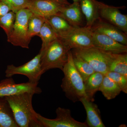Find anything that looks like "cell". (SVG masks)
<instances>
[{
    "instance_id": "1",
    "label": "cell",
    "mask_w": 127,
    "mask_h": 127,
    "mask_svg": "<svg viewBox=\"0 0 127 127\" xmlns=\"http://www.w3.org/2000/svg\"><path fill=\"white\" fill-rule=\"evenodd\" d=\"M34 94L24 93L5 97L13 112L18 127H42L32 105Z\"/></svg>"
},
{
    "instance_id": "2",
    "label": "cell",
    "mask_w": 127,
    "mask_h": 127,
    "mask_svg": "<svg viewBox=\"0 0 127 127\" xmlns=\"http://www.w3.org/2000/svg\"><path fill=\"white\" fill-rule=\"evenodd\" d=\"M64 75L61 87L66 97L75 103L80 101L82 98H87L83 79L75 67L71 50L68 59L62 70Z\"/></svg>"
},
{
    "instance_id": "3",
    "label": "cell",
    "mask_w": 127,
    "mask_h": 127,
    "mask_svg": "<svg viewBox=\"0 0 127 127\" xmlns=\"http://www.w3.org/2000/svg\"><path fill=\"white\" fill-rule=\"evenodd\" d=\"M71 50L58 37L41 53V66L43 73L51 69L58 68L62 70L68 59Z\"/></svg>"
},
{
    "instance_id": "4",
    "label": "cell",
    "mask_w": 127,
    "mask_h": 127,
    "mask_svg": "<svg viewBox=\"0 0 127 127\" xmlns=\"http://www.w3.org/2000/svg\"><path fill=\"white\" fill-rule=\"evenodd\" d=\"M72 50V54L86 61L95 72L105 75L109 71L112 53L105 52L95 47Z\"/></svg>"
},
{
    "instance_id": "5",
    "label": "cell",
    "mask_w": 127,
    "mask_h": 127,
    "mask_svg": "<svg viewBox=\"0 0 127 127\" xmlns=\"http://www.w3.org/2000/svg\"><path fill=\"white\" fill-rule=\"evenodd\" d=\"M32 14L27 8L21 9L16 13L14 28L11 34L7 37V42L16 46L29 48L31 39L28 35V26L29 18Z\"/></svg>"
},
{
    "instance_id": "6",
    "label": "cell",
    "mask_w": 127,
    "mask_h": 127,
    "mask_svg": "<svg viewBox=\"0 0 127 127\" xmlns=\"http://www.w3.org/2000/svg\"><path fill=\"white\" fill-rule=\"evenodd\" d=\"M93 32L92 28L86 26L72 27L67 31L58 35V37L72 50L94 47Z\"/></svg>"
},
{
    "instance_id": "7",
    "label": "cell",
    "mask_w": 127,
    "mask_h": 127,
    "mask_svg": "<svg viewBox=\"0 0 127 127\" xmlns=\"http://www.w3.org/2000/svg\"><path fill=\"white\" fill-rule=\"evenodd\" d=\"M41 56L39 52L33 59L21 66L8 65L5 71L6 77H12L16 75H24L28 78V82L38 84L42 75L44 73L41 66Z\"/></svg>"
},
{
    "instance_id": "8",
    "label": "cell",
    "mask_w": 127,
    "mask_h": 127,
    "mask_svg": "<svg viewBox=\"0 0 127 127\" xmlns=\"http://www.w3.org/2000/svg\"><path fill=\"white\" fill-rule=\"evenodd\" d=\"M54 119L46 118L37 113L36 117L42 127H88L86 122H78L73 118L70 110L59 107L56 111Z\"/></svg>"
},
{
    "instance_id": "9",
    "label": "cell",
    "mask_w": 127,
    "mask_h": 127,
    "mask_svg": "<svg viewBox=\"0 0 127 127\" xmlns=\"http://www.w3.org/2000/svg\"><path fill=\"white\" fill-rule=\"evenodd\" d=\"M100 17L127 34V15L122 14L120 10L126 6H114L97 1Z\"/></svg>"
},
{
    "instance_id": "10",
    "label": "cell",
    "mask_w": 127,
    "mask_h": 127,
    "mask_svg": "<svg viewBox=\"0 0 127 127\" xmlns=\"http://www.w3.org/2000/svg\"><path fill=\"white\" fill-rule=\"evenodd\" d=\"M0 81V96L7 97L24 93H31L35 94L41 93V89L37 83L28 82L17 84L12 77H6Z\"/></svg>"
},
{
    "instance_id": "11",
    "label": "cell",
    "mask_w": 127,
    "mask_h": 127,
    "mask_svg": "<svg viewBox=\"0 0 127 127\" xmlns=\"http://www.w3.org/2000/svg\"><path fill=\"white\" fill-rule=\"evenodd\" d=\"M65 5L52 0H28L27 8L33 14L46 18L58 15Z\"/></svg>"
},
{
    "instance_id": "12",
    "label": "cell",
    "mask_w": 127,
    "mask_h": 127,
    "mask_svg": "<svg viewBox=\"0 0 127 127\" xmlns=\"http://www.w3.org/2000/svg\"><path fill=\"white\" fill-rule=\"evenodd\" d=\"M93 31L94 46L105 52L113 54L127 53V45L119 43L105 34Z\"/></svg>"
},
{
    "instance_id": "13",
    "label": "cell",
    "mask_w": 127,
    "mask_h": 127,
    "mask_svg": "<svg viewBox=\"0 0 127 127\" xmlns=\"http://www.w3.org/2000/svg\"><path fill=\"white\" fill-rule=\"evenodd\" d=\"M93 31L102 33L119 43L127 45V34L100 17L92 27Z\"/></svg>"
},
{
    "instance_id": "14",
    "label": "cell",
    "mask_w": 127,
    "mask_h": 127,
    "mask_svg": "<svg viewBox=\"0 0 127 127\" xmlns=\"http://www.w3.org/2000/svg\"><path fill=\"white\" fill-rule=\"evenodd\" d=\"M80 101L83 105L86 112V123L88 127H105L97 105L87 98H82Z\"/></svg>"
},
{
    "instance_id": "15",
    "label": "cell",
    "mask_w": 127,
    "mask_h": 127,
    "mask_svg": "<svg viewBox=\"0 0 127 127\" xmlns=\"http://www.w3.org/2000/svg\"><path fill=\"white\" fill-rule=\"evenodd\" d=\"M58 15L64 18L73 27H82V13L79 2L64 6Z\"/></svg>"
},
{
    "instance_id": "16",
    "label": "cell",
    "mask_w": 127,
    "mask_h": 127,
    "mask_svg": "<svg viewBox=\"0 0 127 127\" xmlns=\"http://www.w3.org/2000/svg\"><path fill=\"white\" fill-rule=\"evenodd\" d=\"M82 14L86 20V26L92 28L100 18L96 0H79Z\"/></svg>"
},
{
    "instance_id": "17",
    "label": "cell",
    "mask_w": 127,
    "mask_h": 127,
    "mask_svg": "<svg viewBox=\"0 0 127 127\" xmlns=\"http://www.w3.org/2000/svg\"><path fill=\"white\" fill-rule=\"evenodd\" d=\"M0 127H18L5 97L0 96Z\"/></svg>"
},
{
    "instance_id": "18",
    "label": "cell",
    "mask_w": 127,
    "mask_h": 127,
    "mask_svg": "<svg viewBox=\"0 0 127 127\" xmlns=\"http://www.w3.org/2000/svg\"><path fill=\"white\" fill-rule=\"evenodd\" d=\"M104 76L101 73L95 72L84 82L85 93L88 100L94 102L95 95L99 91Z\"/></svg>"
},
{
    "instance_id": "19",
    "label": "cell",
    "mask_w": 127,
    "mask_h": 127,
    "mask_svg": "<svg viewBox=\"0 0 127 127\" xmlns=\"http://www.w3.org/2000/svg\"><path fill=\"white\" fill-rule=\"evenodd\" d=\"M98 91L108 100L114 99L122 92L118 85L106 75H104Z\"/></svg>"
},
{
    "instance_id": "20",
    "label": "cell",
    "mask_w": 127,
    "mask_h": 127,
    "mask_svg": "<svg viewBox=\"0 0 127 127\" xmlns=\"http://www.w3.org/2000/svg\"><path fill=\"white\" fill-rule=\"evenodd\" d=\"M109 71L118 73L127 78V53H112Z\"/></svg>"
},
{
    "instance_id": "21",
    "label": "cell",
    "mask_w": 127,
    "mask_h": 127,
    "mask_svg": "<svg viewBox=\"0 0 127 127\" xmlns=\"http://www.w3.org/2000/svg\"><path fill=\"white\" fill-rule=\"evenodd\" d=\"M38 36L42 41L40 52L42 53L53 41L58 38L57 34L46 21L42 25Z\"/></svg>"
},
{
    "instance_id": "22",
    "label": "cell",
    "mask_w": 127,
    "mask_h": 127,
    "mask_svg": "<svg viewBox=\"0 0 127 127\" xmlns=\"http://www.w3.org/2000/svg\"><path fill=\"white\" fill-rule=\"evenodd\" d=\"M72 57L75 67L84 82L90 76L95 72V71L87 62L81 58L73 54Z\"/></svg>"
},
{
    "instance_id": "23",
    "label": "cell",
    "mask_w": 127,
    "mask_h": 127,
    "mask_svg": "<svg viewBox=\"0 0 127 127\" xmlns=\"http://www.w3.org/2000/svg\"><path fill=\"white\" fill-rule=\"evenodd\" d=\"M45 20L58 35L67 31L73 27L64 18L57 15L47 17Z\"/></svg>"
},
{
    "instance_id": "24",
    "label": "cell",
    "mask_w": 127,
    "mask_h": 127,
    "mask_svg": "<svg viewBox=\"0 0 127 127\" xmlns=\"http://www.w3.org/2000/svg\"><path fill=\"white\" fill-rule=\"evenodd\" d=\"M45 21V17L32 13L29 18L28 26V35L30 39L35 36H38L41 28Z\"/></svg>"
},
{
    "instance_id": "25",
    "label": "cell",
    "mask_w": 127,
    "mask_h": 127,
    "mask_svg": "<svg viewBox=\"0 0 127 127\" xmlns=\"http://www.w3.org/2000/svg\"><path fill=\"white\" fill-rule=\"evenodd\" d=\"M16 18V13L11 11L0 18V27L4 31L7 37L13 30Z\"/></svg>"
},
{
    "instance_id": "26",
    "label": "cell",
    "mask_w": 127,
    "mask_h": 127,
    "mask_svg": "<svg viewBox=\"0 0 127 127\" xmlns=\"http://www.w3.org/2000/svg\"><path fill=\"white\" fill-rule=\"evenodd\" d=\"M107 76L110 78L120 88L122 92L127 93V78L120 73L109 71L107 73Z\"/></svg>"
},
{
    "instance_id": "27",
    "label": "cell",
    "mask_w": 127,
    "mask_h": 127,
    "mask_svg": "<svg viewBox=\"0 0 127 127\" xmlns=\"http://www.w3.org/2000/svg\"><path fill=\"white\" fill-rule=\"evenodd\" d=\"M8 5L11 11L16 13L18 11L27 8L28 0H0Z\"/></svg>"
},
{
    "instance_id": "28",
    "label": "cell",
    "mask_w": 127,
    "mask_h": 127,
    "mask_svg": "<svg viewBox=\"0 0 127 127\" xmlns=\"http://www.w3.org/2000/svg\"><path fill=\"white\" fill-rule=\"evenodd\" d=\"M11 11V9L8 5L0 0V18Z\"/></svg>"
},
{
    "instance_id": "29",
    "label": "cell",
    "mask_w": 127,
    "mask_h": 127,
    "mask_svg": "<svg viewBox=\"0 0 127 127\" xmlns=\"http://www.w3.org/2000/svg\"><path fill=\"white\" fill-rule=\"evenodd\" d=\"M52 0L54 1H56L64 5H68L70 4V3L68 2L67 0Z\"/></svg>"
},
{
    "instance_id": "30",
    "label": "cell",
    "mask_w": 127,
    "mask_h": 127,
    "mask_svg": "<svg viewBox=\"0 0 127 127\" xmlns=\"http://www.w3.org/2000/svg\"><path fill=\"white\" fill-rule=\"evenodd\" d=\"M73 1V2H79V0H72Z\"/></svg>"
}]
</instances>
